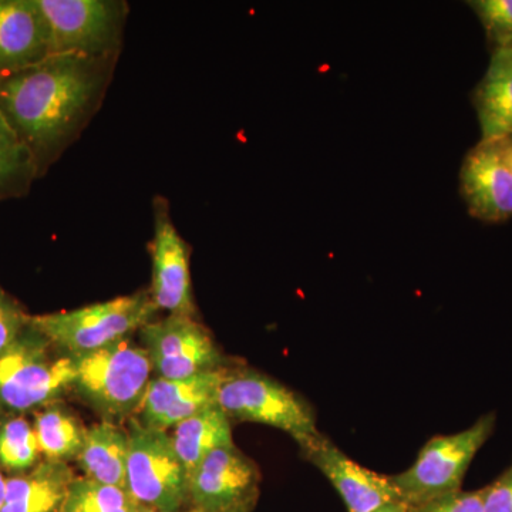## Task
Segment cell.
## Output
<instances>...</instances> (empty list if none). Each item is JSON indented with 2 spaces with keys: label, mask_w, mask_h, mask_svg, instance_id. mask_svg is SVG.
<instances>
[{
  "label": "cell",
  "mask_w": 512,
  "mask_h": 512,
  "mask_svg": "<svg viewBox=\"0 0 512 512\" xmlns=\"http://www.w3.org/2000/svg\"><path fill=\"white\" fill-rule=\"evenodd\" d=\"M119 59L52 55L0 77V111L35 158L39 178L99 113Z\"/></svg>",
  "instance_id": "6da1fadb"
},
{
  "label": "cell",
  "mask_w": 512,
  "mask_h": 512,
  "mask_svg": "<svg viewBox=\"0 0 512 512\" xmlns=\"http://www.w3.org/2000/svg\"><path fill=\"white\" fill-rule=\"evenodd\" d=\"M74 366L73 392L103 421L133 419L151 382L150 359L131 338L106 348L70 356Z\"/></svg>",
  "instance_id": "7a4b0ae2"
},
{
  "label": "cell",
  "mask_w": 512,
  "mask_h": 512,
  "mask_svg": "<svg viewBox=\"0 0 512 512\" xmlns=\"http://www.w3.org/2000/svg\"><path fill=\"white\" fill-rule=\"evenodd\" d=\"M73 382L72 357L57 350L29 322L0 353V417L56 403L73 389Z\"/></svg>",
  "instance_id": "3957f363"
},
{
  "label": "cell",
  "mask_w": 512,
  "mask_h": 512,
  "mask_svg": "<svg viewBox=\"0 0 512 512\" xmlns=\"http://www.w3.org/2000/svg\"><path fill=\"white\" fill-rule=\"evenodd\" d=\"M157 312L150 291H140L73 311L30 315L29 322L57 350L76 356L131 338Z\"/></svg>",
  "instance_id": "277c9868"
},
{
  "label": "cell",
  "mask_w": 512,
  "mask_h": 512,
  "mask_svg": "<svg viewBox=\"0 0 512 512\" xmlns=\"http://www.w3.org/2000/svg\"><path fill=\"white\" fill-rule=\"evenodd\" d=\"M217 406L231 420L285 431L301 448L320 434L312 407L285 384L256 370L228 369Z\"/></svg>",
  "instance_id": "5b68a950"
},
{
  "label": "cell",
  "mask_w": 512,
  "mask_h": 512,
  "mask_svg": "<svg viewBox=\"0 0 512 512\" xmlns=\"http://www.w3.org/2000/svg\"><path fill=\"white\" fill-rule=\"evenodd\" d=\"M494 426V414H487L460 433L427 441L412 467L390 476L400 501L412 508L460 491L471 461L490 439Z\"/></svg>",
  "instance_id": "8992f818"
},
{
  "label": "cell",
  "mask_w": 512,
  "mask_h": 512,
  "mask_svg": "<svg viewBox=\"0 0 512 512\" xmlns=\"http://www.w3.org/2000/svg\"><path fill=\"white\" fill-rule=\"evenodd\" d=\"M127 490L147 508L181 512L188 501L190 473L175 451L168 431L128 424Z\"/></svg>",
  "instance_id": "52a82bcc"
},
{
  "label": "cell",
  "mask_w": 512,
  "mask_h": 512,
  "mask_svg": "<svg viewBox=\"0 0 512 512\" xmlns=\"http://www.w3.org/2000/svg\"><path fill=\"white\" fill-rule=\"evenodd\" d=\"M55 55L120 57L130 6L124 0H36Z\"/></svg>",
  "instance_id": "ba28073f"
},
{
  "label": "cell",
  "mask_w": 512,
  "mask_h": 512,
  "mask_svg": "<svg viewBox=\"0 0 512 512\" xmlns=\"http://www.w3.org/2000/svg\"><path fill=\"white\" fill-rule=\"evenodd\" d=\"M153 372L161 379H187L227 367L210 330L197 318L167 315L138 330Z\"/></svg>",
  "instance_id": "9c48e42d"
},
{
  "label": "cell",
  "mask_w": 512,
  "mask_h": 512,
  "mask_svg": "<svg viewBox=\"0 0 512 512\" xmlns=\"http://www.w3.org/2000/svg\"><path fill=\"white\" fill-rule=\"evenodd\" d=\"M154 232L148 249L153 262L151 299L158 311L197 318L190 269L191 247L174 225L170 202L153 200Z\"/></svg>",
  "instance_id": "30bf717a"
},
{
  "label": "cell",
  "mask_w": 512,
  "mask_h": 512,
  "mask_svg": "<svg viewBox=\"0 0 512 512\" xmlns=\"http://www.w3.org/2000/svg\"><path fill=\"white\" fill-rule=\"evenodd\" d=\"M261 481L258 467L237 446L212 451L190 473L188 501L195 512L254 507Z\"/></svg>",
  "instance_id": "8fae6325"
},
{
  "label": "cell",
  "mask_w": 512,
  "mask_h": 512,
  "mask_svg": "<svg viewBox=\"0 0 512 512\" xmlns=\"http://www.w3.org/2000/svg\"><path fill=\"white\" fill-rule=\"evenodd\" d=\"M301 451L303 457L335 487L348 512H373L383 505L400 501L390 476L360 466L325 434L320 433Z\"/></svg>",
  "instance_id": "7c38bea8"
},
{
  "label": "cell",
  "mask_w": 512,
  "mask_h": 512,
  "mask_svg": "<svg viewBox=\"0 0 512 512\" xmlns=\"http://www.w3.org/2000/svg\"><path fill=\"white\" fill-rule=\"evenodd\" d=\"M460 194L468 214L484 224L512 218V173L494 143L481 141L464 157Z\"/></svg>",
  "instance_id": "4fadbf2b"
},
{
  "label": "cell",
  "mask_w": 512,
  "mask_h": 512,
  "mask_svg": "<svg viewBox=\"0 0 512 512\" xmlns=\"http://www.w3.org/2000/svg\"><path fill=\"white\" fill-rule=\"evenodd\" d=\"M229 367L187 377V379H151L138 410L144 426L168 431L181 421L217 404L218 390Z\"/></svg>",
  "instance_id": "5bb4252c"
},
{
  "label": "cell",
  "mask_w": 512,
  "mask_h": 512,
  "mask_svg": "<svg viewBox=\"0 0 512 512\" xmlns=\"http://www.w3.org/2000/svg\"><path fill=\"white\" fill-rule=\"evenodd\" d=\"M52 55V33L36 0H0V77Z\"/></svg>",
  "instance_id": "9a60e30c"
},
{
  "label": "cell",
  "mask_w": 512,
  "mask_h": 512,
  "mask_svg": "<svg viewBox=\"0 0 512 512\" xmlns=\"http://www.w3.org/2000/svg\"><path fill=\"white\" fill-rule=\"evenodd\" d=\"M471 100L481 141L495 143L512 137V47L491 50L490 63Z\"/></svg>",
  "instance_id": "2e32d148"
},
{
  "label": "cell",
  "mask_w": 512,
  "mask_h": 512,
  "mask_svg": "<svg viewBox=\"0 0 512 512\" xmlns=\"http://www.w3.org/2000/svg\"><path fill=\"white\" fill-rule=\"evenodd\" d=\"M73 478L69 464L42 461L8 478L0 512H60Z\"/></svg>",
  "instance_id": "e0dca14e"
},
{
  "label": "cell",
  "mask_w": 512,
  "mask_h": 512,
  "mask_svg": "<svg viewBox=\"0 0 512 512\" xmlns=\"http://www.w3.org/2000/svg\"><path fill=\"white\" fill-rule=\"evenodd\" d=\"M127 458V430L111 421H101L87 429L82 453L76 461L84 477L127 490Z\"/></svg>",
  "instance_id": "ac0fdd59"
},
{
  "label": "cell",
  "mask_w": 512,
  "mask_h": 512,
  "mask_svg": "<svg viewBox=\"0 0 512 512\" xmlns=\"http://www.w3.org/2000/svg\"><path fill=\"white\" fill-rule=\"evenodd\" d=\"M171 439L188 473L200 466L212 451L234 446L231 419L217 404L177 424Z\"/></svg>",
  "instance_id": "d6986e66"
},
{
  "label": "cell",
  "mask_w": 512,
  "mask_h": 512,
  "mask_svg": "<svg viewBox=\"0 0 512 512\" xmlns=\"http://www.w3.org/2000/svg\"><path fill=\"white\" fill-rule=\"evenodd\" d=\"M33 427L45 460L67 463L82 453L87 427L57 402L40 409Z\"/></svg>",
  "instance_id": "ffe728a7"
},
{
  "label": "cell",
  "mask_w": 512,
  "mask_h": 512,
  "mask_svg": "<svg viewBox=\"0 0 512 512\" xmlns=\"http://www.w3.org/2000/svg\"><path fill=\"white\" fill-rule=\"evenodd\" d=\"M37 178L35 158L0 111V201L26 197Z\"/></svg>",
  "instance_id": "44dd1931"
},
{
  "label": "cell",
  "mask_w": 512,
  "mask_h": 512,
  "mask_svg": "<svg viewBox=\"0 0 512 512\" xmlns=\"http://www.w3.org/2000/svg\"><path fill=\"white\" fill-rule=\"evenodd\" d=\"M124 488L74 477L60 512H150Z\"/></svg>",
  "instance_id": "7402d4cb"
},
{
  "label": "cell",
  "mask_w": 512,
  "mask_h": 512,
  "mask_svg": "<svg viewBox=\"0 0 512 512\" xmlns=\"http://www.w3.org/2000/svg\"><path fill=\"white\" fill-rule=\"evenodd\" d=\"M35 427L22 414L0 417V470L13 476L32 470L40 460Z\"/></svg>",
  "instance_id": "603a6c76"
},
{
  "label": "cell",
  "mask_w": 512,
  "mask_h": 512,
  "mask_svg": "<svg viewBox=\"0 0 512 512\" xmlns=\"http://www.w3.org/2000/svg\"><path fill=\"white\" fill-rule=\"evenodd\" d=\"M467 5L483 25L491 50L512 47V0H471Z\"/></svg>",
  "instance_id": "cb8c5ba5"
},
{
  "label": "cell",
  "mask_w": 512,
  "mask_h": 512,
  "mask_svg": "<svg viewBox=\"0 0 512 512\" xmlns=\"http://www.w3.org/2000/svg\"><path fill=\"white\" fill-rule=\"evenodd\" d=\"M29 318L22 303L0 285V353L15 342L29 325Z\"/></svg>",
  "instance_id": "d4e9b609"
},
{
  "label": "cell",
  "mask_w": 512,
  "mask_h": 512,
  "mask_svg": "<svg viewBox=\"0 0 512 512\" xmlns=\"http://www.w3.org/2000/svg\"><path fill=\"white\" fill-rule=\"evenodd\" d=\"M485 491H457L444 497L431 500L429 503L409 507L410 512H484Z\"/></svg>",
  "instance_id": "484cf974"
},
{
  "label": "cell",
  "mask_w": 512,
  "mask_h": 512,
  "mask_svg": "<svg viewBox=\"0 0 512 512\" xmlns=\"http://www.w3.org/2000/svg\"><path fill=\"white\" fill-rule=\"evenodd\" d=\"M485 488L484 512H512V466Z\"/></svg>",
  "instance_id": "4316f807"
},
{
  "label": "cell",
  "mask_w": 512,
  "mask_h": 512,
  "mask_svg": "<svg viewBox=\"0 0 512 512\" xmlns=\"http://www.w3.org/2000/svg\"><path fill=\"white\" fill-rule=\"evenodd\" d=\"M494 144L497 146L498 151H500L501 156H503L505 163L510 167L512 173V137L505 138V140L501 141H495Z\"/></svg>",
  "instance_id": "83f0119b"
},
{
  "label": "cell",
  "mask_w": 512,
  "mask_h": 512,
  "mask_svg": "<svg viewBox=\"0 0 512 512\" xmlns=\"http://www.w3.org/2000/svg\"><path fill=\"white\" fill-rule=\"evenodd\" d=\"M373 512H410V510L403 501H394V503L383 505L382 508Z\"/></svg>",
  "instance_id": "f1b7e54d"
},
{
  "label": "cell",
  "mask_w": 512,
  "mask_h": 512,
  "mask_svg": "<svg viewBox=\"0 0 512 512\" xmlns=\"http://www.w3.org/2000/svg\"><path fill=\"white\" fill-rule=\"evenodd\" d=\"M6 481H8V478L3 476L2 470H0V508H2L3 500H5Z\"/></svg>",
  "instance_id": "f546056e"
},
{
  "label": "cell",
  "mask_w": 512,
  "mask_h": 512,
  "mask_svg": "<svg viewBox=\"0 0 512 512\" xmlns=\"http://www.w3.org/2000/svg\"><path fill=\"white\" fill-rule=\"evenodd\" d=\"M252 508H254V507H241V508H235V510L228 511V512H251Z\"/></svg>",
  "instance_id": "4dcf8cb0"
},
{
  "label": "cell",
  "mask_w": 512,
  "mask_h": 512,
  "mask_svg": "<svg viewBox=\"0 0 512 512\" xmlns=\"http://www.w3.org/2000/svg\"><path fill=\"white\" fill-rule=\"evenodd\" d=\"M150 512H161V511H150Z\"/></svg>",
  "instance_id": "1f68e13d"
}]
</instances>
